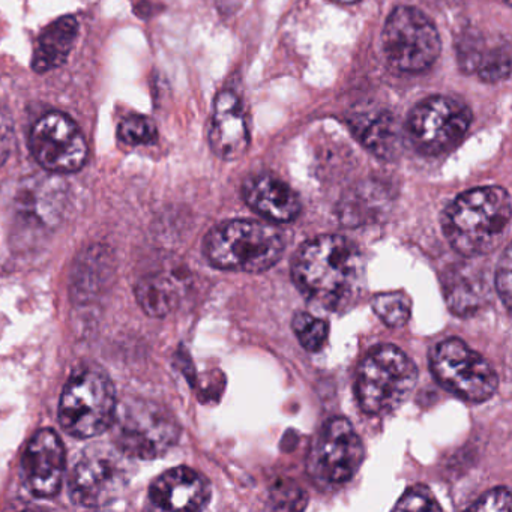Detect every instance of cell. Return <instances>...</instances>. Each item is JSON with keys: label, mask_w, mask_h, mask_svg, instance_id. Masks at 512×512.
<instances>
[{"label": "cell", "mask_w": 512, "mask_h": 512, "mask_svg": "<svg viewBox=\"0 0 512 512\" xmlns=\"http://www.w3.org/2000/svg\"><path fill=\"white\" fill-rule=\"evenodd\" d=\"M430 365L437 382L461 400L482 403L497 391L499 379L490 362L458 338L437 344Z\"/></svg>", "instance_id": "cell-9"}, {"label": "cell", "mask_w": 512, "mask_h": 512, "mask_svg": "<svg viewBox=\"0 0 512 512\" xmlns=\"http://www.w3.org/2000/svg\"><path fill=\"white\" fill-rule=\"evenodd\" d=\"M118 410L116 389L109 374L94 364L76 368L59 403V422L71 436L91 439L112 428Z\"/></svg>", "instance_id": "cell-4"}, {"label": "cell", "mask_w": 512, "mask_h": 512, "mask_svg": "<svg viewBox=\"0 0 512 512\" xmlns=\"http://www.w3.org/2000/svg\"><path fill=\"white\" fill-rule=\"evenodd\" d=\"M394 509L395 511H440L442 505L437 502L430 488L415 485L398 499Z\"/></svg>", "instance_id": "cell-27"}, {"label": "cell", "mask_w": 512, "mask_h": 512, "mask_svg": "<svg viewBox=\"0 0 512 512\" xmlns=\"http://www.w3.org/2000/svg\"><path fill=\"white\" fill-rule=\"evenodd\" d=\"M472 511H511V491L506 487H496L482 494L475 503L469 506Z\"/></svg>", "instance_id": "cell-29"}, {"label": "cell", "mask_w": 512, "mask_h": 512, "mask_svg": "<svg viewBox=\"0 0 512 512\" xmlns=\"http://www.w3.org/2000/svg\"><path fill=\"white\" fill-rule=\"evenodd\" d=\"M293 331L301 346L308 352L322 349L328 340L329 325L325 320L317 319L308 313H298L293 317Z\"/></svg>", "instance_id": "cell-23"}, {"label": "cell", "mask_w": 512, "mask_h": 512, "mask_svg": "<svg viewBox=\"0 0 512 512\" xmlns=\"http://www.w3.org/2000/svg\"><path fill=\"white\" fill-rule=\"evenodd\" d=\"M487 46L484 38L476 31L464 32L457 46L458 64L467 74L476 73Z\"/></svg>", "instance_id": "cell-26"}, {"label": "cell", "mask_w": 512, "mask_h": 512, "mask_svg": "<svg viewBox=\"0 0 512 512\" xmlns=\"http://www.w3.org/2000/svg\"><path fill=\"white\" fill-rule=\"evenodd\" d=\"M79 34L76 17L67 16L56 20L38 38L32 68L35 73L46 74L65 64Z\"/></svg>", "instance_id": "cell-18"}, {"label": "cell", "mask_w": 512, "mask_h": 512, "mask_svg": "<svg viewBox=\"0 0 512 512\" xmlns=\"http://www.w3.org/2000/svg\"><path fill=\"white\" fill-rule=\"evenodd\" d=\"M209 145L218 158L236 161L250 146L247 116L238 95L223 91L217 95L209 127Z\"/></svg>", "instance_id": "cell-14"}, {"label": "cell", "mask_w": 512, "mask_h": 512, "mask_svg": "<svg viewBox=\"0 0 512 512\" xmlns=\"http://www.w3.org/2000/svg\"><path fill=\"white\" fill-rule=\"evenodd\" d=\"M14 145V128L10 116L0 109V166L10 158Z\"/></svg>", "instance_id": "cell-31"}, {"label": "cell", "mask_w": 512, "mask_h": 512, "mask_svg": "<svg viewBox=\"0 0 512 512\" xmlns=\"http://www.w3.org/2000/svg\"><path fill=\"white\" fill-rule=\"evenodd\" d=\"M29 145L35 160L49 172H79L88 160L85 136L65 113L44 115L32 128Z\"/></svg>", "instance_id": "cell-12"}, {"label": "cell", "mask_w": 512, "mask_h": 512, "mask_svg": "<svg viewBox=\"0 0 512 512\" xmlns=\"http://www.w3.org/2000/svg\"><path fill=\"white\" fill-rule=\"evenodd\" d=\"M332 2H335V4L352 5L358 4V2H361V0H332Z\"/></svg>", "instance_id": "cell-32"}, {"label": "cell", "mask_w": 512, "mask_h": 512, "mask_svg": "<svg viewBox=\"0 0 512 512\" xmlns=\"http://www.w3.org/2000/svg\"><path fill=\"white\" fill-rule=\"evenodd\" d=\"M136 298L149 316L164 317L178 307L182 298V283L175 275L154 272L137 283Z\"/></svg>", "instance_id": "cell-20"}, {"label": "cell", "mask_w": 512, "mask_h": 512, "mask_svg": "<svg viewBox=\"0 0 512 512\" xmlns=\"http://www.w3.org/2000/svg\"><path fill=\"white\" fill-rule=\"evenodd\" d=\"M112 427L115 445L128 457L139 460L163 457L181 436L175 416L148 400H131L118 407Z\"/></svg>", "instance_id": "cell-6"}, {"label": "cell", "mask_w": 512, "mask_h": 512, "mask_svg": "<svg viewBox=\"0 0 512 512\" xmlns=\"http://www.w3.org/2000/svg\"><path fill=\"white\" fill-rule=\"evenodd\" d=\"M26 488L35 497H52L61 490L65 446L53 430H41L26 446L22 460Z\"/></svg>", "instance_id": "cell-13"}, {"label": "cell", "mask_w": 512, "mask_h": 512, "mask_svg": "<svg viewBox=\"0 0 512 512\" xmlns=\"http://www.w3.org/2000/svg\"><path fill=\"white\" fill-rule=\"evenodd\" d=\"M511 247H506L496 271V290L506 310H511Z\"/></svg>", "instance_id": "cell-30"}, {"label": "cell", "mask_w": 512, "mask_h": 512, "mask_svg": "<svg viewBox=\"0 0 512 512\" xmlns=\"http://www.w3.org/2000/svg\"><path fill=\"white\" fill-rule=\"evenodd\" d=\"M211 496L208 479L185 466L167 470L149 488V499L163 511H200Z\"/></svg>", "instance_id": "cell-15"}, {"label": "cell", "mask_w": 512, "mask_h": 512, "mask_svg": "<svg viewBox=\"0 0 512 512\" xmlns=\"http://www.w3.org/2000/svg\"><path fill=\"white\" fill-rule=\"evenodd\" d=\"M307 505V496L301 487L289 482H281L271 491V506L281 511H299Z\"/></svg>", "instance_id": "cell-28"}, {"label": "cell", "mask_w": 512, "mask_h": 512, "mask_svg": "<svg viewBox=\"0 0 512 512\" xmlns=\"http://www.w3.org/2000/svg\"><path fill=\"white\" fill-rule=\"evenodd\" d=\"M284 247V235L278 227L253 220H232L218 224L208 233L203 251L214 268L259 274L278 263Z\"/></svg>", "instance_id": "cell-3"}, {"label": "cell", "mask_w": 512, "mask_h": 512, "mask_svg": "<svg viewBox=\"0 0 512 512\" xmlns=\"http://www.w3.org/2000/svg\"><path fill=\"white\" fill-rule=\"evenodd\" d=\"M472 119V112L463 101L436 95L413 107L406 128L418 151L439 155L451 151L464 139Z\"/></svg>", "instance_id": "cell-10"}, {"label": "cell", "mask_w": 512, "mask_h": 512, "mask_svg": "<svg viewBox=\"0 0 512 512\" xmlns=\"http://www.w3.org/2000/svg\"><path fill=\"white\" fill-rule=\"evenodd\" d=\"M445 298L449 308L458 316H469L484 305L487 299V286L481 274L467 271L466 266L449 272L443 281Z\"/></svg>", "instance_id": "cell-21"}, {"label": "cell", "mask_w": 512, "mask_h": 512, "mask_svg": "<svg viewBox=\"0 0 512 512\" xmlns=\"http://www.w3.org/2000/svg\"><path fill=\"white\" fill-rule=\"evenodd\" d=\"M509 73H511V50H509V44L505 43L485 50L475 74H478L482 82L499 83L508 79Z\"/></svg>", "instance_id": "cell-24"}, {"label": "cell", "mask_w": 512, "mask_h": 512, "mask_svg": "<svg viewBox=\"0 0 512 512\" xmlns=\"http://www.w3.org/2000/svg\"><path fill=\"white\" fill-rule=\"evenodd\" d=\"M361 437L346 418H332L323 425L308 452L307 469L323 487L346 484L364 461Z\"/></svg>", "instance_id": "cell-11"}, {"label": "cell", "mask_w": 512, "mask_h": 512, "mask_svg": "<svg viewBox=\"0 0 512 512\" xmlns=\"http://www.w3.org/2000/svg\"><path fill=\"white\" fill-rule=\"evenodd\" d=\"M364 272L361 250L338 235L305 242L292 263V277L299 292L328 311L346 310L358 299Z\"/></svg>", "instance_id": "cell-1"}, {"label": "cell", "mask_w": 512, "mask_h": 512, "mask_svg": "<svg viewBox=\"0 0 512 512\" xmlns=\"http://www.w3.org/2000/svg\"><path fill=\"white\" fill-rule=\"evenodd\" d=\"M511 220V197L502 187L473 188L460 194L443 214V232L464 257L496 250Z\"/></svg>", "instance_id": "cell-2"}, {"label": "cell", "mask_w": 512, "mask_h": 512, "mask_svg": "<svg viewBox=\"0 0 512 512\" xmlns=\"http://www.w3.org/2000/svg\"><path fill=\"white\" fill-rule=\"evenodd\" d=\"M391 191L376 181H365L353 187L340 203V218L346 226H362L377 220L391 203Z\"/></svg>", "instance_id": "cell-19"}, {"label": "cell", "mask_w": 512, "mask_h": 512, "mask_svg": "<svg viewBox=\"0 0 512 512\" xmlns=\"http://www.w3.org/2000/svg\"><path fill=\"white\" fill-rule=\"evenodd\" d=\"M386 61L403 73L428 70L442 52L434 23L418 8L398 7L386 20L382 34Z\"/></svg>", "instance_id": "cell-8"}, {"label": "cell", "mask_w": 512, "mask_h": 512, "mask_svg": "<svg viewBox=\"0 0 512 512\" xmlns=\"http://www.w3.org/2000/svg\"><path fill=\"white\" fill-rule=\"evenodd\" d=\"M374 313L391 328H401L406 325L412 311L409 296L403 292L379 293L371 301Z\"/></svg>", "instance_id": "cell-22"}, {"label": "cell", "mask_w": 512, "mask_h": 512, "mask_svg": "<svg viewBox=\"0 0 512 512\" xmlns=\"http://www.w3.org/2000/svg\"><path fill=\"white\" fill-rule=\"evenodd\" d=\"M350 130L358 142L379 160L391 161L401 151V130L397 119L386 110L356 113Z\"/></svg>", "instance_id": "cell-17"}, {"label": "cell", "mask_w": 512, "mask_h": 512, "mask_svg": "<svg viewBox=\"0 0 512 512\" xmlns=\"http://www.w3.org/2000/svg\"><path fill=\"white\" fill-rule=\"evenodd\" d=\"M245 203L272 223H289L301 212V200L290 185L269 173H257L242 185Z\"/></svg>", "instance_id": "cell-16"}, {"label": "cell", "mask_w": 512, "mask_h": 512, "mask_svg": "<svg viewBox=\"0 0 512 512\" xmlns=\"http://www.w3.org/2000/svg\"><path fill=\"white\" fill-rule=\"evenodd\" d=\"M418 368L398 347L382 344L365 355L356 373L359 407L367 415L395 412L415 389Z\"/></svg>", "instance_id": "cell-5"}, {"label": "cell", "mask_w": 512, "mask_h": 512, "mask_svg": "<svg viewBox=\"0 0 512 512\" xmlns=\"http://www.w3.org/2000/svg\"><path fill=\"white\" fill-rule=\"evenodd\" d=\"M131 457L116 445L92 443L71 472L70 496L77 505L98 508L121 496L133 475Z\"/></svg>", "instance_id": "cell-7"}, {"label": "cell", "mask_w": 512, "mask_h": 512, "mask_svg": "<svg viewBox=\"0 0 512 512\" xmlns=\"http://www.w3.org/2000/svg\"><path fill=\"white\" fill-rule=\"evenodd\" d=\"M118 137L128 146L152 145L158 139L157 125L148 116L131 115L119 125Z\"/></svg>", "instance_id": "cell-25"}]
</instances>
